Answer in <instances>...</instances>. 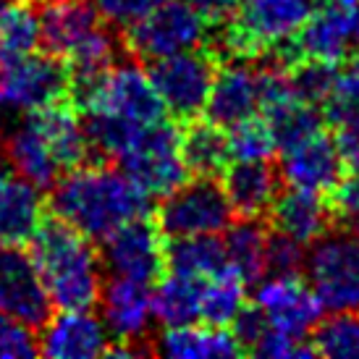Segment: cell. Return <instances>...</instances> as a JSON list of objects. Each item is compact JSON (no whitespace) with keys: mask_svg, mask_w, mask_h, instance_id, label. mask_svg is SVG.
Returning a JSON list of instances; mask_svg holds the SVG:
<instances>
[{"mask_svg":"<svg viewBox=\"0 0 359 359\" xmlns=\"http://www.w3.org/2000/svg\"><path fill=\"white\" fill-rule=\"evenodd\" d=\"M84 110L90 147L118 158L129 142L150 123L165 118L150 74L134 63H113L102 76L76 90Z\"/></svg>","mask_w":359,"mask_h":359,"instance_id":"obj_1","label":"cell"},{"mask_svg":"<svg viewBox=\"0 0 359 359\" xmlns=\"http://www.w3.org/2000/svg\"><path fill=\"white\" fill-rule=\"evenodd\" d=\"M150 197L118 168L74 165L53 189V212L87 239H105L123 223L147 215Z\"/></svg>","mask_w":359,"mask_h":359,"instance_id":"obj_2","label":"cell"},{"mask_svg":"<svg viewBox=\"0 0 359 359\" xmlns=\"http://www.w3.org/2000/svg\"><path fill=\"white\" fill-rule=\"evenodd\" d=\"M32 257L53 307H92L102 289V259L92 239L63 220L42 223L32 236Z\"/></svg>","mask_w":359,"mask_h":359,"instance_id":"obj_3","label":"cell"},{"mask_svg":"<svg viewBox=\"0 0 359 359\" xmlns=\"http://www.w3.org/2000/svg\"><path fill=\"white\" fill-rule=\"evenodd\" d=\"M312 11L309 0H239L233 21L223 27L220 45L236 58L289 48Z\"/></svg>","mask_w":359,"mask_h":359,"instance_id":"obj_4","label":"cell"},{"mask_svg":"<svg viewBox=\"0 0 359 359\" xmlns=\"http://www.w3.org/2000/svg\"><path fill=\"white\" fill-rule=\"evenodd\" d=\"M116 160L150 200L170 194L189 176L181 155V131L165 118L142 129Z\"/></svg>","mask_w":359,"mask_h":359,"instance_id":"obj_5","label":"cell"},{"mask_svg":"<svg viewBox=\"0 0 359 359\" xmlns=\"http://www.w3.org/2000/svg\"><path fill=\"white\" fill-rule=\"evenodd\" d=\"M304 273L325 309L359 312V239L354 233H323L307 247Z\"/></svg>","mask_w":359,"mask_h":359,"instance_id":"obj_6","label":"cell"},{"mask_svg":"<svg viewBox=\"0 0 359 359\" xmlns=\"http://www.w3.org/2000/svg\"><path fill=\"white\" fill-rule=\"evenodd\" d=\"M215 71V58L208 50L194 48L150 60L147 74L163 110L179 121H191L205 113Z\"/></svg>","mask_w":359,"mask_h":359,"instance_id":"obj_7","label":"cell"},{"mask_svg":"<svg viewBox=\"0 0 359 359\" xmlns=\"http://www.w3.org/2000/svg\"><path fill=\"white\" fill-rule=\"evenodd\" d=\"M231 210L223 187L215 179L184 181L181 187L165 194L158 208V229L168 239L181 236H220L231 226Z\"/></svg>","mask_w":359,"mask_h":359,"instance_id":"obj_8","label":"cell"},{"mask_svg":"<svg viewBox=\"0 0 359 359\" xmlns=\"http://www.w3.org/2000/svg\"><path fill=\"white\" fill-rule=\"evenodd\" d=\"M208 32V24L187 0H163L158 8L131 24L126 45L140 58L158 60L173 53L202 48Z\"/></svg>","mask_w":359,"mask_h":359,"instance_id":"obj_9","label":"cell"},{"mask_svg":"<svg viewBox=\"0 0 359 359\" xmlns=\"http://www.w3.org/2000/svg\"><path fill=\"white\" fill-rule=\"evenodd\" d=\"M252 304L262 312V318L270 328L289 333L297 339H307L323 320V302L299 273L291 276H276L268 273L257 280Z\"/></svg>","mask_w":359,"mask_h":359,"instance_id":"obj_10","label":"cell"},{"mask_svg":"<svg viewBox=\"0 0 359 359\" xmlns=\"http://www.w3.org/2000/svg\"><path fill=\"white\" fill-rule=\"evenodd\" d=\"M69 71L55 55H16L8 60L6 76L0 81V108L32 110L60 102L69 90Z\"/></svg>","mask_w":359,"mask_h":359,"instance_id":"obj_11","label":"cell"},{"mask_svg":"<svg viewBox=\"0 0 359 359\" xmlns=\"http://www.w3.org/2000/svg\"><path fill=\"white\" fill-rule=\"evenodd\" d=\"M102 265L110 276L152 286L165 268V244L155 223L134 218L102 239Z\"/></svg>","mask_w":359,"mask_h":359,"instance_id":"obj_12","label":"cell"},{"mask_svg":"<svg viewBox=\"0 0 359 359\" xmlns=\"http://www.w3.org/2000/svg\"><path fill=\"white\" fill-rule=\"evenodd\" d=\"M50 309L53 302L32 252H24L21 244H0V312L40 328Z\"/></svg>","mask_w":359,"mask_h":359,"instance_id":"obj_13","label":"cell"},{"mask_svg":"<svg viewBox=\"0 0 359 359\" xmlns=\"http://www.w3.org/2000/svg\"><path fill=\"white\" fill-rule=\"evenodd\" d=\"M344 163L330 137L323 131L307 140L294 142L280 150V181L289 189L312 191V194H333L344 181Z\"/></svg>","mask_w":359,"mask_h":359,"instance_id":"obj_14","label":"cell"},{"mask_svg":"<svg viewBox=\"0 0 359 359\" xmlns=\"http://www.w3.org/2000/svg\"><path fill=\"white\" fill-rule=\"evenodd\" d=\"M359 24V11H351L341 3L325 0L307 16L289 42L291 58H312L325 63H341L354 50V32Z\"/></svg>","mask_w":359,"mask_h":359,"instance_id":"obj_15","label":"cell"},{"mask_svg":"<svg viewBox=\"0 0 359 359\" xmlns=\"http://www.w3.org/2000/svg\"><path fill=\"white\" fill-rule=\"evenodd\" d=\"M37 351L50 359H95L105 357L110 333L92 307L60 309L40 325Z\"/></svg>","mask_w":359,"mask_h":359,"instance_id":"obj_16","label":"cell"},{"mask_svg":"<svg viewBox=\"0 0 359 359\" xmlns=\"http://www.w3.org/2000/svg\"><path fill=\"white\" fill-rule=\"evenodd\" d=\"M262 102V66L250 60H231L229 66L215 71L205 105L208 121L220 129L255 118Z\"/></svg>","mask_w":359,"mask_h":359,"instance_id":"obj_17","label":"cell"},{"mask_svg":"<svg viewBox=\"0 0 359 359\" xmlns=\"http://www.w3.org/2000/svg\"><path fill=\"white\" fill-rule=\"evenodd\" d=\"M100 320L105 323L110 339L118 344H140L150 333L152 297L150 286L140 280L113 276L100 289Z\"/></svg>","mask_w":359,"mask_h":359,"instance_id":"obj_18","label":"cell"},{"mask_svg":"<svg viewBox=\"0 0 359 359\" xmlns=\"http://www.w3.org/2000/svg\"><path fill=\"white\" fill-rule=\"evenodd\" d=\"M220 187L236 218L259 220L278 200L280 173L270 165V160H231Z\"/></svg>","mask_w":359,"mask_h":359,"instance_id":"obj_19","label":"cell"},{"mask_svg":"<svg viewBox=\"0 0 359 359\" xmlns=\"http://www.w3.org/2000/svg\"><path fill=\"white\" fill-rule=\"evenodd\" d=\"M6 160L21 179L37 184L40 189L50 187L66 173L58 152L50 144L48 134L42 131L37 118L27 113L6 137Z\"/></svg>","mask_w":359,"mask_h":359,"instance_id":"obj_20","label":"cell"},{"mask_svg":"<svg viewBox=\"0 0 359 359\" xmlns=\"http://www.w3.org/2000/svg\"><path fill=\"white\" fill-rule=\"evenodd\" d=\"M97 19L92 0H45L40 11V42L50 55L63 60L100 27Z\"/></svg>","mask_w":359,"mask_h":359,"instance_id":"obj_21","label":"cell"},{"mask_svg":"<svg viewBox=\"0 0 359 359\" xmlns=\"http://www.w3.org/2000/svg\"><path fill=\"white\" fill-rule=\"evenodd\" d=\"M270 215H273V231L299 241L304 247L315 244L330 229V205L323 194L312 191H280L278 200L270 208Z\"/></svg>","mask_w":359,"mask_h":359,"instance_id":"obj_22","label":"cell"},{"mask_svg":"<svg viewBox=\"0 0 359 359\" xmlns=\"http://www.w3.org/2000/svg\"><path fill=\"white\" fill-rule=\"evenodd\" d=\"M45 223V197L37 184L27 179L0 181V244L32 241Z\"/></svg>","mask_w":359,"mask_h":359,"instance_id":"obj_23","label":"cell"},{"mask_svg":"<svg viewBox=\"0 0 359 359\" xmlns=\"http://www.w3.org/2000/svg\"><path fill=\"white\" fill-rule=\"evenodd\" d=\"M155 351L168 359H229L244 354L231 330L210 323L205 325L187 323V325L163 328V333L155 339Z\"/></svg>","mask_w":359,"mask_h":359,"instance_id":"obj_24","label":"cell"},{"mask_svg":"<svg viewBox=\"0 0 359 359\" xmlns=\"http://www.w3.org/2000/svg\"><path fill=\"white\" fill-rule=\"evenodd\" d=\"M152 297V318L163 328L187 325L200 320V297L202 280L187 278L179 273H168L158 280V286L150 291Z\"/></svg>","mask_w":359,"mask_h":359,"instance_id":"obj_25","label":"cell"},{"mask_svg":"<svg viewBox=\"0 0 359 359\" xmlns=\"http://www.w3.org/2000/svg\"><path fill=\"white\" fill-rule=\"evenodd\" d=\"M165 268L168 273H179L194 280L210 278L220 268H226L223 239L215 233L170 239V244L165 247Z\"/></svg>","mask_w":359,"mask_h":359,"instance_id":"obj_26","label":"cell"},{"mask_svg":"<svg viewBox=\"0 0 359 359\" xmlns=\"http://www.w3.org/2000/svg\"><path fill=\"white\" fill-rule=\"evenodd\" d=\"M181 155L187 170L197 179H215L231 163L226 129L215 123H194L181 134Z\"/></svg>","mask_w":359,"mask_h":359,"instance_id":"obj_27","label":"cell"},{"mask_svg":"<svg viewBox=\"0 0 359 359\" xmlns=\"http://www.w3.org/2000/svg\"><path fill=\"white\" fill-rule=\"evenodd\" d=\"M265 244L268 231L255 218L231 220V226L223 231V250H226V265L233 268L247 283H257L265 276Z\"/></svg>","mask_w":359,"mask_h":359,"instance_id":"obj_28","label":"cell"},{"mask_svg":"<svg viewBox=\"0 0 359 359\" xmlns=\"http://www.w3.org/2000/svg\"><path fill=\"white\" fill-rule=\"evenodd\" d=\"M244 299H247V280L226 265L215 276L202 280L200 320L218 328H229L244 309Z\"/></svg>","mask_w":359,"mask_h":359,"instance_id":"obj_29","label":"cell"},{"mask_svg":"<svg viewBox=\"0 0 359 359\" xmlns=\"http://www.w3.org/2000/svg\"><path fill=\"white\" fill-rule=\"evenodd\" d=\"M116 37L108 29L97 27L95 32H90L84 40L66 55V71H69V79L74 81V90L87 87L92 81L102 76L105 71L116 63Z\"/></svg>","mask_w":359,"mask_h":359,"instance_id":"obj_30","label":"cell"},{"mask_svg":"<svg viewBox=\"0 0 359 359\" xmlns=\"http://www.w3.org/2000/svg\"><path fill=\"white\" fill-rule=\"evenodd\" d=\"M318 357L359 359V312H333L309 333Z\"/></svg>","mask_w":359,"mask_h":359,"instance_id":"obj_31","label":"cell"},{"mask_svg":"<svg viewBox=\"0 0 359 359\" xmlns=\"http://www.w3.org/2000/svg\"><path fill=\"white\" fill-rule=\"evenodd\" d=\"M37 45H40V13L29 3L11 0L0 11V48L11 58H16L34 53Z\"/></svg>","mask_w":359,"mask_h":359,"instance_id":"obj_32","label":"cell"},{"mask_svg":"<svg viewBox=\"0 0 359 359\" xmlns=\"http://www.w3.org/2000/svg\"><path fill=\"white\" fill-rule=\"evenodd\" d=\"M231 160H270L278 150L273 131L262 118H247L226 129Z\"/></svg>","mask_w":359,"mask_h":359,"instance_id":"obj_33","label":"cell"},{"mask_svg":"<svg viewBox=\"0 0 359 359\" xmlns=\"http://www.w3.org/2000/svg\"><path fill=\"white\" fill-rule=\"evenodd\" d=\"M320 110L325 113L330 123L359 121V60L346 63V66H336L330 92Z\"/></svg>","mask_w":359,"mask_h":359,"instance_id":"obj_34","label":"cell"},{"mask_svg":"<svg viewBox=\"0 0 359 359\" xmlns=\"http://www.w3.org/2000/svg\"><path fill=\"white\" fill-rule=\"evenodd\" d=\"M336 66L339 63H325V60L312 58H291V87H294V92L304 102H312V105L323 108V102H325L330 92V84H333V76H336Z\"/></svg>","mask_w":359,"mask_h":359,"instance_id":"obj_35","label":"cell"},{"mask_svg":"<svg viewBox=\"0 0 359 359\" xmlns=\"http://www.w3.org/2000/svg\"><path fill=\"white\" fill-rule=\"evenodd\" d=\"M304 257H307V247L299 241L283 236L278 231L268 233V244H265V276L276 273V276H291L304 270Z\"/></svg>","mask_w":359,"mask_h":359,"instance_id":"obj_36","label":"cell"},{"mask_svg":"<svg viewBox=\"0 0 359 359\" xmlns=\"http://www.w3.org/2000/svg\"><path fill=\"white\" fill-rule=\"evenodd\" d=\"M250 354H257V357L265 359H304L315 357V349H312L309 339H297V336L280 333V330L268 325L257 339V344L250 349Z\"/></svg>","mask_w":359,"mask_h":359,"instance_id":"obj_37","label":"cell"},{"mask_svg":"<svg viewBox=\"0 0 359 359\" xmlns=\"http://www.w3.org/2000/svg\"><path fill=\"white\" fill-rule=\"evenodd\" d=\"M160 3L163 0H92L97 16L118 29H129L131 24H137L152 8H158Z\"/></svg>","mask_w":359,"mask_h":359,"instance_id":"obj_38","label":"cell"},{"mask_svg":"<svg viewBox=\"0 0 359 359\" xmlns=\"http://www.w3.org/2000/svg\"><path fill=\"white\" fill-rule=\"evenodd\" d=\"M34 354H40V351H37V339L32 336L29 325L0 312V357L21 359L34 357Z\"/></svg>","mask_w":359,"mask_h":359,"instance_id":"obj_39","label":"cell"},{"mask_svg":"<svg viewBox=\"0 0 359 359\" xmlns=\"http://www.w3.org/2000/svg\"><path fill=\"white\" fill-rule=\"evenodd\" d=\"M191 8L200 13V19L208 24V29H223L233 21L239 0H187Z\"/></svg>","mask_w":359,"mask_h":359,"instance_id":"obj_40","label":"cell"},{"mask_svg":"<svg viewBox=\"0 0 359 359\" xmlns=\"http://www.w3.org/2000/svg\"><path fill=\"white\" fill-rule=\"evenodd\" d=\"M333 144L339 150V158L344 168L357 173L359 170V121H346V123H336V137Z\"/></svg>","mask_w":359,"mask_h":359,"instance_id":"obj_41","label":"cell"},{"mask_svg":"<svg viewBox=\"0 0 359 359\" xmlns=\"http://www.w3.org/2000/svg\"><path fill=\"white\" fill-rule=\"evenodd\" d=\"M333 208L341 218H354L359 215V170L351 176V179L341 181L336 191H333Z\"/></svg>","mask_w":359,"mask_h":359,"instance_id":"obj_42","label":"cell"},{"mask_svg":"<svg viewBox=\"0 0 359 359\" xmlns=\"http://www.w3.org/2000/svg\"><path fill=\"white\" fill-rule=\"evenodd\" d=\"M8 60H11V55L3 48H0V81H3V76H6V69H8Z\"/></svg>","mask_w":359,"mask_h":359,"instance_id":"obj_43","label":"cell"},{"mask_svg":"<svg viewBox=\"0 0 359 359\" xmlns=\"http://www.w3.org/2000/svg\"><path fill=\"white\" fill-rule=\"evenodd\" d=\"M8 170H11L8 160H6V155H0V181L8 179Z\"/></svg>","mask_w":359,"mask_h":359,"instance_id":"obj_44","label":"cell"},{"mask_svg":"<svg viewBox=\"0 0 359 359\" xmlns=\"http://www.w3.org/2000/svg\"><path fill=\"white\" fill-rule=\"evenodd\" d=\"M349 226H351V233L359 239V215H354V218H349Z\"/></svg>","mask_w":359,"mask_h":359,"instance_id":"obj_45","label":"cell"},{"mask_svg":"<svg viewBox=\"0 0 359 359\" xmlns=\"http://www.w3.org/2000/svg\"><path fill=\"white\" fill-rule=\"evenodd\" d=\"M354 50L359 53V24H357V32H354Z\"/></svg>","mask_w":359,"mask_h":359,"instance_id":"obj_46","label":"cell"},{"mask_svg":"<svg viewBox=\"0 0 359 359\" xmlns=\"http://www.w3.org/2000/svg\"><path fill=\"white\" fill-rule=\"evenodd\" d=\"M8 3H11V0H0V11L6 8V6H8Z\"/></svg>","mask_w":359,"mask_h":359,"instance_id":"obj_47","label":"cell"},{"mask_svg":"<svg viewBox=\"0 0 359 359\" xmlns=\"http://www.w3.org/2000/svg\"><path fill=\"white\" fill-rule=\"evenodd\" d=\"M0 134H3V116H0Z\"/></svg>","mask_w":359,"mask_h":359,"instance_id":"obj_48","label":"cell"}]
</instances>
